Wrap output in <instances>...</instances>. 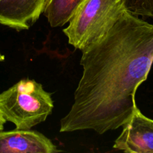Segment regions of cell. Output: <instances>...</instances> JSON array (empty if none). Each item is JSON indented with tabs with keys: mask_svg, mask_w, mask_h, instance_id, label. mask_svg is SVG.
<instances>
[{
	"mask_svg": "<svg viewBox=\"0 0 153 153\" xmlns=\"http://www.w3.org/2000/svg\"><path fill=\"white\" fill-rule=\"evenodd\" d=\"M82 73L60 132L122 127L137 108L135 95L153 63V24L124 10L109 31L82 49Z\"/></svg>",
	"mask_w": 153,
	"mask_h": 153,
	"instance_id": "cell-1",
	"label": "cell"
},
{
	"mask_svg": "<svg viewBox=\"0 0 153 153\" xmlns=\"http://www.w3.org/2000/svg\"><path fill=\"white\" fill-rule=\"evenodd\" d=\"M53 100L41 84L22 79L0 94V111L16 129H31L52 114Z\"/></svg>",
	"mask_w": 153,
	"mask_h": 153,
	"instance_id": "cell-2",
	"label": "cell"
},
{
	"mask_svg": "<svg viewBox=\"0 0 153 153\" xmlns=\"http://www.w3.org/2000/svg\"><path fill=\"white\" fill-rule=\"evenodd\" d=\"M124 10L123 0H84L63 33L69 44L82 50L101 38Z\"/></svg>",
	"mask_w": 153,
	"mask_h": 153,
	"instance_id": "cell-3",
	"label": "cell"
},
{
	"mask_svg": "<svg viewBox=\"0 0 153 153\" xmlns=\"http://www.w3.org/2000/svg\"><path fill=\"white\" fill-rule=\"evenodd\" d=\"M114 143V149L128 153H153V120L136 108Z\"/></svg>",
	"mask_w": 153,
	"mask_h": 153,
	"instance_id": "cell-4",
	"label": "cell"
},
{
	"mask_svg": "<svg viewBox=\"0 0 153 153\" xmlns=\"http://www.w3.org/2000/svg\"><path fill=\"white\" fill-rule=\"evenodd\" d=\"M61 150L41 133L31 129L0 131V153H57Z\"/></svg>",
	"mask_w": 153,
	"mask_h": 153,
	"instance_id": "cell-5",
	"label": "cell"
},
{
	"mask_svg": "<svg viewBox=\"0 0 153 153\" xmlns=\"http://www.w3.org/2000/svg\"><path fill=\"white\" fill-rule=\"evenodd\" d=\"M46 0H0V24L17 31L28 30L44 10Z\"/></svg>",
	"mask_w": 153,
	"mask_h": 153,
	"instance_id": "cell-6",
	"label": "cell"
},
{
	"mask_svg": "<svg viewBox=\"0 0 153 153\" xmlns=\"http://www.w3.org/2000/svg\"><path fill=\"white\" fill-rule=\"evenodd\" d=\"M84 0H46L44 15L51 27L67 24Z\"/></svg>",
	"mask_w": 153,
	"mask_h": 153,
	"instance_id": "cell-7",
	"label": "cell"
},
{
	"mask_svg": "<svg viewBox=\"0 0 153 153\" xmlns=\"http://www.w3.org/2000/svg\"><path fill=\"white\" fill-rule=\"evenodd\" d=\"M125 10L136 16L153 18V0H123Z\"/></svg>",
	"mask_w": 153,
	"mask_h": 153,
	"instance_id": "cell-8",
	"label": "cell"
},
{
	"mask_svg": "<svg viewBox=\"0 0 153 153\" xmlns=\"http://www.w3.org/2000/svg\"><path fill=\"white\" fill-rule=\"evenodd\" d=\"M6 122H7V121L5 120V119L4 118L3 115L2 114L1 111H0V131H1V130H3V128H4V125L5 124Z\"/></svg>",
	"mask_w": 153,
	"mask_h": 153,
	"instance_id": "cell-9",
	"label": "cell"
},
{
	"mask_svg": "<svg viewBox=\"0 0 153 153\" xmlns=\"http://www.w3.org/2000/svg\"><path fill=\"white\" fill-rule=\"evenodd\" d=\"M4 60V56L1 53V52H0V62L3 61Z\"/></svg>",
	"mask_w": 153,
	"mask_h": 153,
	"instance_id": "cell-10",
	"label": "cell"
}]
</instances>
